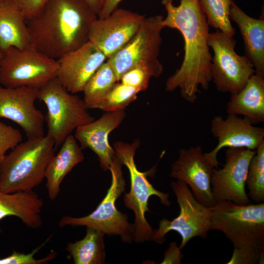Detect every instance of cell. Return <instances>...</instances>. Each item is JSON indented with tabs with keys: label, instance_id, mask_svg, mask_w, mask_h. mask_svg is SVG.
Instances as JSON below:
<instances>
[{
	"label": "cell",
	"instance_id": "21",
	"mask_svg": "<svg viewBox=\"0 0 264 264\" xmlns=\"http://www.w3.org/2000/svg\"><path fill=\"white\" fill-rule=\"evenodd\" d=\"M44 201L34 191L5 193L0 191V220L14 216L28 228L42 226L41 216Z\"/></svg>",
	"mask_w": 264,
	"mask_h": 264
},
{
	"label": "cell",
	"instance_id": "30",
	"mask_svg": "<svg viewBox=\"0 0 264 264\" xmlns=\"http://www.w3.org/2000/svg\"><path fill=\"white\" fill-rule=\"evenodd\" d=\"M153 77V75L147 69L138 66L124 73L120 77L119 82L134 87L141 92L147 89L150 80Z\"/></svg>",
	"mask_w": 264,
	"mask_h": 264
},
{
	"label": "cell",
	"instance_id": "25",
	"mask_svg": "<svg viewBox=\"0 0 264 264\" xmlns=\"http://www.w3.org/2000/svg\"><path fill=\"white\" fill-rule=\"evenodd\" d=\"M118 79L110 64L107 60L95 71L86 84L82 92L87 109L98 108Z\"/></svg>",
	"mask_w": 264,
	"mask_h": 264
},
{
	"label": "cell",
	"instance_id": "23",
	"mask_svg": "<svg viewBox=\"0 0 264 264\" xmlns=\"http://www.w3.org/2000/svg\"><path fill=\"white\" fill-rule=\"evenodd\" d=\"M31 45L26 19L11 0L0 2V52Z\"/></svg>",
	"mask_w": 264,
	"mask_h": 264
},
{
	"label": "cell",
	"instance_id": "15",
	"mask_svg": "<svg viewBox=\"0 0 264 264\" xmlns=\"http://www.w3.org/2000/svg\"><path fill=\"white\" fill-rule=\"evenodd\" d=\"M211 132L217 139V146L203 154L206 161L214 168H219L217 155L224 147L244 148L256 150L264 142V129L254 126L248 119L229 114L225 119L214 116L211 121Z\"/></svg>",
	"mask_w": 264,
	"mask_h": 264
},
{
	"label": "cell",
	"instance_id": "35",
	"mask_svg": "<svg viewBox=\"0 0 264 264\" xmlns=\"http://www.w3.org/2000/svg\"><path fill=\"white\" fill-rule=\"evenodd\" d=\"M122 0H102L101 9L98 15V18H103L110 14L118 8Z\"/></svg>",
	"mask_w": 264,
	"mask_h": 264
},
{
	"label": "cell",
	"instance_id": "11",
	"mask_svg": "<svg viewBox=\"0 0 264 264\" xmlns=\"http://www.w3.org/2000/svg\"><path fill=\"white\" fill-rule=\"evenodd\" d=\"M170 186L176 198L180 208L179 214L171 221L166 218L160 220L158 228L154 231L152 240L162 243L165 241L166 235L171 231H174L181 237L179 247L182 249L195 237L207 238L210 230L211 207L198 201L184 182L180 180L173 181Z\"/></svg>",
	"mask_w": 264,
	"mask_h": 264
},
{
	"label": "cell",
	"instance_id": "29",
	"mask_svg": "<svg viewBox=\"0 0 264 264\" xmlns=\"http://www.w3.org/2000/svg\"><path fill=\"white\" fill-rule=\"evenodd\" d=\"M52 236L50 235L31 253L24 254L13 251L11 255L0 259V264H44L53 260L57 256V253L53 250L43 258L37 259L35 257L36 254L48 242Z\"/></svg>",
	"mask_w": 264,
	"mask_h": 264
},
{
	"label": "cell",
	"instance_id": "14",
	"mask_svg": "<svg viewBox=\"0 0 264 264\" xmlns=\"http://www.w3.org/2000/svg\"><path fill=\"white\" fill-rule=\"evenodd\" d=\"M38 89L0 86V118L8 119L22 129L27 138L44 136L45 118L35 103Z\"/></svg>",
	"mask_w": 264,
	"mask_h": 264
},
{
	"label": "cell",
	"instance_id": "26",
	"mask_svg": "<svg viewBox=\"0 0 264 264\" xmlns=\"http://www.w3.org/2000/svg\"><path fill=\"white\" fill-rule=\"evenodd\" d=\"M209 26L234 37L236 31L229 12L234 0H199Z\"/></svg>",
	"mask_w": 264,
	"mask_h": 264
},
{
	"label": "cell",
	"instance_id": "32",
	"mask_svg": "<svg viewBox=\"0 0 264 264\" xmlns=\"http://www.w3.org/2000/svg\"><path fill=\"white\" fill-rule=\"evenodd\" d=\"M264 250L250 247L234 248L227 264H264Z\"/></svg>",
	"mask_w": 264,
	"mask_h": 264
},
{
	"label": "cell",
	"instance_id": "6",
	"mask_svg": "<svg viewBox=\"0 0 264 264\" xmlns=\"http://www.w3.org/2000/svg\"><path fill=\"white\" fill-rule=\"evenodd\" d=\"M210 229L222 232L234 248L264 250V203L218 202L211 207Z\"/></svg>",
	"mask_w": 264,
	"mask_h": 264
},
{
	"label": "cell",
	"instance_id": "33",
	"mask_svg": "<svg viewBox=\"0 0 264 264\" xmlns=\"http://www.w3.org/2000/svg\"><path fill=\"white\" fill-rule=\"evenodd\" d=\"M19 8L26 20L35 16L47 0H11Z\"/></svg>",
	"mask_w": 264,
	"mask_h": 264
},
{
	"label": "cell",
	"instance_id": "17",
	"mask_svg": "<svg viewBox=\"0 0 264 264\" xmlns=\"http://www.w3.org/2000/svg\"><path fill=\"white\" fill-rule=\"evenodd\" d=\"M107 60L103 53L88 41L57 60L56 77L69 92H82L91 77Z\"/></svg>",
	"mask_w": 264,
	"mask_h": 264
},
{
	"label": "cell",
	"instance_id": "1",
	"mask_svg": "<svg viewBox=\"0 0 264 264\" xmlns=\"http://www.w3.org/2000/svg\"><path fill=\"white\" fill-rule=\"evenodd\" d=\"M172 2L163 5L167 15L162 24L181 34L184 54L179 68L167 79L165 89L173 92L179 88L185 101L195 103L200 93L199 87L207 90L212 81L209 25L199 0H180L177 6Z\"/></svg>",
	"mask_w": 264,
	"mask_h": 264
},
{
	"label": "cell",
	"instance_id": "20",
	"mask_svg": "<svg viewBox=\"0 0 264 264\" xmlns=\"http://www.w3.org/2000/svg\"><path fill=\"white\" fill-rule=\"evenodd\" d=\"M84 159L80 145L73 135H68L61 145L59 151L50 159L46 170L45 186L51 200L58 197L61 183L67 174Z\"/></svg>",
	"mask_w": 264,
	"mask_h": 264
},
{
	"label": "cell",
	"instance_id": "18",
	"mask_svg": "<svg viewBox=\"0 0 264 264\" xmlns=\"http://www.w3.org/2000/svg\"><path fill=\"white\" fill-rule=\"evenodd\" d=\"M126 117L125 109L106 111L99 119L79 127L74 136L82 149H89L98 156L101 168L109 170L115 151L109 143L110 133Z\"/></svg>",
	"mask_w": 264,
	"mask_h": 264
},
{
	"label": "cell",
	"instance_id": "16",
	"mask_svg": "<svg viewBox=\"0 0 264 264\" xmlns=\"http://www.w3.org/2000/svg\"><path fill=\"white\" fill-rule=\"evenodd\" d=\"M178 154L171 165L170 176L186 183L200 203L212 207L216 204L211 185L214 168L204 159L201 146L180 149Z\"/></svg>",
	"mask_w": 264,
	"mask_h": 264
},
{
	"label": "cell",
	"instance_id": "19",
	"mask_svg": "<svg viewBox=\"0 0 264 264\" xmlns=\"http://www.w3.org/2000/svg\"><path fill=\"white\" fill-rule=\"evenodd\" d=\"M229 17L239 27L246 56L252 64L255 74L264 77V20L245 13L233 1Z\"/></svg>",
	"mask_w": 264,
	"mask_h": 264
},
{
	"label": "cell",
	"instance_id": "39",
	"mask_svg": "<svg viewBox=\"0 0 264 264\" xmlns=\"http://www.w3.org/2000/svg\"><path fill=\"white\" fill-rule=\"evenodd\" d=\"M4 0H0V2L2 1H3Z\"/></svg>",
	"mask_w": 264,
	"mask_h": 264
},
{
	"label": "cell",
	"instance_id": "27",
	"mask_svg": "<svg viewBox=\"0 0 264 264\" xmlns=\"http://www.w3.org/2000/svg\"><path fill=\"white\" fill-rule=\"evenodd\" d=\"M248 196L257 203L264 201V142L256 150L248 169L246 183Z\"/></svg>",
	"mask_w": 264,
	"mask_h": 264
},
{
	"label": "cell",
	"instance_id": "28",
	"mask_svg": "<svg viewBox=\"0 0 264 264\" xmlns=\"http://www.w3.org/2000/svg\"><path fill=\"white\" fill-rule=\"evenodd\" d=\"M138 89L119 82L117 83L99 106L98 109L106 111L125 109L137 98Z\"/></svg>",
	"mask_w": 264,
	"mask_h": 264
},
{
	"label": "cell",
	"instance_id": "7",
	"mask_svg": "<svg viewBox=\"0 0 264 264\" xmlns=\"http://www.w3.org/2000/svg\"><path fill=\"white\" fill-rule=\"evenodd\" d=\"M122 166L115 154L109 169L111 174L110 187L95 210L80 218L65 215L59 221V227L67 225L91 227L109 236H118L124 242H132L133 240L134 225L129 222L128 215L118 211L115 205L116 201L125 189Z\"/></svg>",
	"mask_w": 264,
	"mask_h": 264
},
{
	"label": "cell",
	"instance_id": "5",
	"mask_svg": "<svg viewBox=\"0 0 264 264\" xmlns=\"http://www.w3.org/2000/svg\"><path fill=\"white\" fill-rule=\"evenodd\" d=\"M37 99L46 107V135L53 140L56 149L74 130L95 120L83 100L69 92L57 77L38 89Z\"/></svg>",
	"mask_w": 264,
	"mask_h": 264
},
{
	"label": "cell",
	"instance_id": "22",
	"mask_svg": "<svg viewBox=\"0 0 264 264\" xmlns=\"http://www.w3.org/2000/svg\"><path fill=\"white\" fill-rule=\"evenodd\" d=\"M226 112L242 115L254 125L264 122V77L255 73L242 89L231 94Z\"/></svg>",
	"mask_w": 264,
	"mask_h": 264
},
{
	"label": "cell",
	"instance_id": "31",
	"mask_svg": "<svg viewBox=\"0 0 264 264\" xmlns=\"http://www.w3.org/2000/svg\"><path fill=\"white\" fill-rule=\"evenodd\" d=\"M22 136L20 131L0 121V163L6 152L22 142Z\"/></svg>",
	"mask_w": 264,
	"mask_h": 264
},
{
	"label": "cell",
	"instance_id": "34",
	"mask_svg": "<svg viewBox=\"0 0 264 264\" xmlns=\"http://www.w3.org/2000/svg\"><path fill=\"white\" fill-rule=\"evenodd\" d=\"M181 249L176 242L170 243L169 248L164 253V258L161 264H181L183 257Z\"/></svg>",
	"mask_w": 264,
	"mask_h": 264
},
{
	"label": "cell",
	"instance_id": "24",
	"mask_svg": "<svg viewBox=\"0 0 264 264\" xmlns=\"http://www.w3.org/2000/svg\"><path fill=\"white\" fill-rule=\"evenodd\" d=\"M105 234L91 227H87L85 237L74 242H68L66 250L74 264H103L106 257Z\"/></svg>",
	"mask_w": 264,
	"mask_h": 264
},
{
	"label": "cell",
	"instance_id": "12",
	"mask_svg": "<svg viewBox=\"0 0 264 264\" xmlns=\"http://www.w3.org/2000/svg\"><path fill=\"white\" fill-rule=\"evenodd\" d=\"M256 150L228 148L222 169L214 168L211 178V191L216 203L224 201L247 205L250 199L245 186L250 162Z\"/></svg>",
	"mask_w": 264,
	"mask_h": 264
},
{
	"label": "cell",
	"instance_id": "38",
	"mask_svg": "<svg viewBox=\"0 0 264 264\" xmlns=\"http://www.w3.org/2000/svg\"><path fill=\"white\" fill-rule=\"evenodd\" d=\"M1 56H2V53L0 52V59L1 57Z\"/></svg>",
	"mask_w": 264,
	"mask_h": 264
},
{
	"label": "cell",
	"instance_id": "4",
	"mask_svg": "<svg viewBox=\"0 0 264 264\" xmlns=\"http://www.w3.org/2000/svg\"><path fill=\"white\" fill-rule=\"evenodd\" d=\"M140 144V140L136 139L132 143L117 141L113 145L116 156L129 172L130 190L124 195L123 201L126 207L134 213L133 239L137 243L152 240L154 234V231L145 218L146 212H150L148 201L150 197H157L167 207L171 204L169 194L155 189L147 178L148 176L154 174L155 167L145 172L138 170L134 157Z\"/></svg>",
	"mask_w": 264,
	"mask_h": 264
},
{
	"label": "cell",
	"instance_id": "36",
	"mask_svg": "<svg viewBox=\"0 0 264 264\" xmlns=\"http://www.w3.org/2000/svg\"><path fill=\"white\" fill-rule=\"evenodd\" d=\"M85 0L98 15L101 9L102 0Z\"/></svg>",
	"mask_w": 264,
	"mask_h": 264
},
{
	"label": "cell",
	"instance_id": "2",
	"mask_svg": "<svg viewBox=\"0 0 264 264\" xmlns=\"http://www.w3.org/2000/svg\"><path fill=\"white\" fill-rule=\"evenodd\" d=\"M97 15L84 0H47L26 22L31 44L58 60L88 41Z\"/></svg>",
	"mask_w": 264,
	"mask_h": 264
},
{
	"label": "cell",
	"instance_id": "13",
	"mask_svg": "<svg viewBox=\"0 0 264 264\" xmlns=\"http://www.w3.org/2000/svg\"><path fill=\"white\" fill-rule=\"evenodd\" d=\"M145 17L124 8H117L103 18L92 23L88 41L107 59L122 48L136 34Z\"/></svg>",
	"mask_w": 264,
	"mask_h": 264
},
{
	"label": "cell",
	"instance_id": "37",
	"mask_svg": "<svg viewBox=\"0 0 264 264\" xmlns=\"http://www.w3.org/2000/svg\"><path fill=\"white\" fill-rule=\"evenodd\" d=\"M160 0L163 5H164L165 4L168 2H169L170 1H173V0Z\"/></svg>",
	"mask_w": 264,
	"mask_h": 264
},
{
	"label": "cell",
	"instance_id": "9",
	"mask_svg": "<svg viewBox=\"0 0 264 264\" xmlns=\"http://www.w3.org/2000/svg\"><path fill=\"white\" fill-rule=\"evenodd\" d=\"M57 60L39 51L32 44L12 47L0 59V83L6 88L26 87L39 89L57 76Z\"/></svg>",
	"mask_w": 264,
	"mask_h": 264
},
{
	"label": "cell",
	"instance_id": "10",
	"mask_svg": "<svg viewBox=\"0 0 264 264\" xmlns=\"http://www.w3.org/2000/svg\"><path fill=\"white\" fill-rule=\"evenodd\" d=\"M208 44L213 52L211 72L216 89L222 93H237L255 74L252 64L246 56L237 53L233 37L220 30L209 33Z\"/></svg>",
	"mask_w": 264,
	"mask_h": 264
},
{
	"label": "cell",
	"instance_id": "3",
	"mask_svg": "<svg viewBox=\"0 0 264 264\" xmlns=\"http://www.w3.org/2000/svg\"><path fill=\"white\" fill-rule=\"evenodd\" d=\"M55 149L53 140L47 135L18 144L0 163V191H33L45 179Z\"/></svg>",
	"mask_w": 264,
	"mask_h": 264
},
{
	"label": "cell",
	"instance_id": "8",
	"mask_svg": "<svg viewBox=\"0 0 264 264\" xmlns=\"http://www.w3.org/2000/svg\"><path fill=\"white\" fill-rule=\"evenodd\" d=\"M163 17H145L134 36L107 60L113 67L118 81L128 70L138 66L147 69L153 77H160L163 67L159 60L162 43Z\"/></svg>",
	"mask_w": 264,
	"mask_h": 264
}]
</instances>
